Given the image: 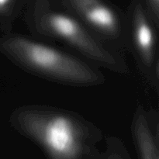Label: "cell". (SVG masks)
I'll return each instance as SVG.
<instances>
[{
    "label": "cell",
    "mask_w": 159,
    "mask_h": 159,
    "mask_svg": "<svg viewBox=\"0 0 159 159\" xmlns=\"http://www.w3.org/2000/svg\"><path fill=\"white\" fill-rule=\"evenodd\" d=\"M106 150L100 159H130L124 143L114 136L106 138Z\"/></svg>",
    "instance_id": "cell-6"
},
{
    "label": "cell",
    "mask_w": 159,
    "mask_h": 159,
    "mask_svg": "<svg viewBox=\"0 0 159 159\" xmlns=\"http://www.w3.org/2000/svg\"><path fill=\"white\" fill-rule=\"evenodd\" d=\"M32 30L47 39L68 45L92 61L120 75L129 74V68L118 52L75 17L58 12H45L36 16Z\"/></svg>",
    "instance_id": "cell-3"
},
{
    "label": "cell",
    "mask_w": 159,
    "mask_h": 159,
    "mask_svg": "<svg viewBox=\"0 0 159 159\" xmlns=\"http://www.w3.org/2000/svg\"><path fill=\"white\" fill-rule=\"evenodd\" d=\"M131 134L140 159H159L158 134L154 132L148 114L141 105L133 116Z\"/></svg>",
    "instance_id": "cell-5"
},
{
    "label": "cell",
    "mask_w": 159,
    "mask_h": 159,
    "mask_svg": "<svg viewBox=\"0 0 159 159\" xmlns=\"http://www.w3.org/2000/svg\"><path fill=\"white\" fill-rule=\"evenodd\" d=\"M158 26L141 9L134 12L127 26L129 51L133 53L140 71L156 92L159 88V48Z\"/></svg>",
    "instance_id": "cell-4"
},
{
    "label": "cell",
    "mask_w": 159,
    "mask_h": 159,
    "mask_svg": "<svg viewBox=\"0 0 159 159\" xmlns=\"http://www.w3.org/2000/svg\"><path fill=\"white\" fill-rule=\"evenodd\" d=\"M0 53L22 69L55 82L97 86L106 80L99 70L84 61L20 34L0 37Z\"/></svg>",
    "instance_id": "cell-2"
},
{
    "label": "cell",
    "mask_w": 159,
    "mask_h": 159,
    "mask_svg": "<svg viewBox=\"0 0 159 159\" xmlns=\"http://www.w3.org/2000/svg\"><path fill=\"white\" fill-rule=\"evenodd\" d=\"M17 132L38 144L48 159H100L102 133L69 110L44 105L18 107L9 116Z\"/></svg>",
    "instance_id": "cell-1"
},
{
    "label": "cell",
    "mask_w": 159,
    "mask_h": 159,
    "mask_svg": "<svg viewBox=\"0 0 159 159\" xmlns=\"http://www.w3.org/2000/svg\"><path fill=\"white\" fill-rule=\"evenodd\" d=\"M11 0H0V12H2L9 6Z\"/></svg>",
    "instance_id": "cell-7"
}]
</instances>
